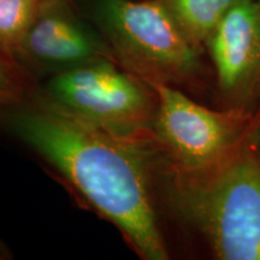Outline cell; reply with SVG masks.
<instances>
[{"label":"cell","mask_w":260,"mask_h":260,"mask_svg":"<svg viewBox=\"0 0 260 260\" xmlns=\"http://www.w3.org/2000/svg\"><path fill=\"white\" fill-rule=\"evenodd\" d=\"M256 2H258V3H259V5H260V0H256Z\"/></svg>","instance_id":"obj_15"},{"label":"cell","mask_w":260,"mask_h":260,"mask_svg":"<svg viewBox=\"0 0 260 260\" xmlns=\"http://www.w3.org/2000/svg\"><path fill=\"white\" fill-rule=\"evenodd\" d=\"M90 9L115 59L146 83H181L199 70L201 47L165 0H90Z\"/></svg>","instance_id":"obj_3"},{"label":"cell","mask_w":260,"mask_h":260,"mask_svg":"<svg viewBox=\"0 0 260 260\" xmlns=\"http://www.w3.org/2000/svg\"><path fill=\"white\" fill-rule=\"evenodd\" d=\"M17 53L46 69L60 71L112 56L67 0H44L25 31Z\"/></svg>","instance_id":"obj_7"},{"label":"cell","mask_w":260,"mask_h":260,"mask_svg":"<svg viewBox=\"0 0 260 260\" xmlns=\"http://www.w3.org/2000/svg\"><path fill=\"white\" fill-rule=\"evenodd\" d=\"M39 5L37 0H0V47L8 54L17 53Z\"/></svg>","instance_id":"obj_9"},{"label":"cell","mask_w":260,"mask_h":260,"mask_svg":"<svg viewBox=\"0 0 260 260\" xmlns=\"http://www.w3.org/2000/svg\"><path fill=\"white\" fill-rule=\"evenodd\" d=\"M256 151V157H258V165H259V171H260V148L255 149Z\"/></svg>","instance_id":"obj_12"},{"label":"cell","mask_w":260,"mask_h":260,"mask_svg":"<svg viewBox=\"0 0 260 260\" xmlns=\"http://www.w3.org/2000/svg\"><path fill=\"white\" fill-rule=\"evenodd\" d=\"M175 204L222 260H260V171L245 139L210 167L175 169Z\"/></svg>","instance_id":"obj_2"},{"label":"cell","mask_w":260,"mask_h":260,"mask_svg":"<svg viewBox=\"0 0 260 260\" xmlns=\"http://www.w3.org/2000/svg\"><path fill=\"white\" fill-rule=\"evenodd\" d=\"M217 83L233 109L246 110L260 93V5L236 0L206 39Z\"/></svg>","instance_id":"obj_6"},{"label":"cell","mask_w":260,"mask_h":260,"mask_svg":"<svg viewBox=\"0 0 260 260\" xmlns=\"http://www.w3.org/2000/svg\"><path fill=\"white\" fill-rule=\"evenodd\" d=\"M4 54H8L0 47V105L18 102L22 94L21 83L10 70Z\"/></svg>","instance_id":"obj_10"},{"label":"cell","mask_w":260,"mask_h":260,"mask_svg":"<svg viewBox=\"0 0 260 260\" xmlns=\"http://www.w3.org/2000/svg\"><path fill=\"white\" fill-rule=\"evenodd\" d=\"M2 255H5V252L4 249H3V247L0 246V258H2Z\"/></svg>","instance_id":"obj_13"},{"label":"cell","mask_w":260,"mask_h":260,"mask_svg":"<svg viewBox=\"0 0 260 260\" xmlns=\"http://www.w3.org/2000/svg\"><path fill=\"white\" fill-rule=\"evenodd\" d=\"M37 2H39V3H41V2H44V0H37Z\"/></svg>","instance_id":"obj_14"},{"label":"cell","mask_w":260,"mask_h":260,"mask_svg":"<svg viewBox=\"0 0 260 260\" xmlns=\"http://www.w3.org/2000/svg\"><path fill=\"white\" fill-rule=\"evenodd\" d=\"M246 141L254 149L260 148V107L258 113L249 123L248 130L246 133Z\"/></svg>","instance_id":"obj_11"},{"label":"cell","mask_w":260,"mask_h":260,"mask_svg":"<svg viewBox=\"0 0 260 260\" xmlns=\"http://www.w3.org/2000/svg\"><path fill=\"white\" fill-rule=\"evenodd\" d=\"M11 124L98 213L118 228L140 256L169 258L142 138L116 134L53 104L22 110Z\"/></svg>","instance_id":"obj_1"},{"label":"cell","mask_w":260,"mask_h":260,"mask_svg":"<svg viewBox=\"0 0 260 260\" xmlns=\"http://www.w3.org/2000/svg\"><path fill=\"white\" fill-rule=\"evenodd\" d=\"M147 84L155 96L152 135L174 169L194 171L210 167L245 139L252 119L247 110L214 111L172 84Z\"/></svg>","instance_id":"obj_5"},{"label":"cell","mask_w":260,"mask_h":260,"mask_svg":"<svg viewBox=\"0 0 260 260\" xmlns=\"http://www.w3.org/2000/svg\"><path fill=\"white\" fill-rule=\"evenodd\" d=\"M165 3L188 37L201 46L236 0H165Z\"/></svg>","instance_id":"obj_8"},{"label":"cell","mask_w":260,"mask_h":260,"mask_svg":"<svg viewBox=\"0 0 260 260\" xmlns=\"http://www.w3.org/2000/svg\"><path fill=\"white\" fill-rule=\"evenodd\" d=\"M111 57L60 71L48 82L53 105L116 134L144 138L152 133L154 92Z\"/></svg>","instance_id":"obj_4"}]
</instances>
